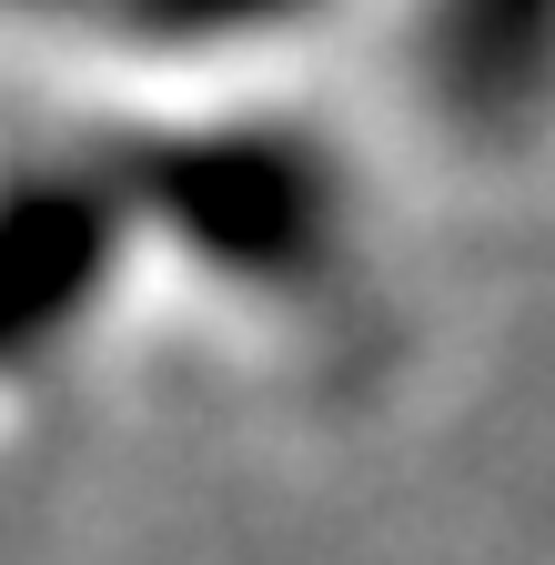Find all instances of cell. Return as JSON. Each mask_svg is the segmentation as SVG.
Returning a JSON list of instances; mask_svg holds the SVG:
<instances>
[{
	"label": "cell",
	"mask_w": 555,
	"mask_h": 565,
	"mask_svg": "<svg viewBox=\"0 0 555 565\" xmlns=\"http://www.w3.org/2000/svg\"><path fill=\"white\" fill-rule=\"evenodd\" d=\"M61 11H102L111 31H142V41H202V31H253L293 0H61Z\"/></svg>",
	"instance_id": "2"
},
{
	"label": "cell",
	"mask_w": 555,
	"mask_h": 565,
	"mask_svg": "<svg viewBox=\"0 0 555 565\" xmlns=\"http://www.w3.org/2000/svg\"><path fill=\"white\" fill-rule=\"evenodd\" d=\"M111 212H121L111 172H51L0 202V364L31 353L92 294V273L111 253Z\"/></svg>",
	"instance_id": "1"
}]
</instances>
